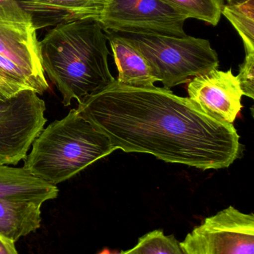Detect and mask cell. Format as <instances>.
<instances>
[{
	"label": "cell",
	"instance_id": "obj_1",
	"mask_svg": "<svg viewBox=\"0 0 254 254\" xmlns=\"http://www.w3.org/2000/svg\"><path fill=\"white\" fill-rule=\"evenodd\" d=\"M76 110L115 149L125 152L151 154L202 170L228 168L241 154L233 124L165 88L133 87L115 79Z\"/></svg>",
	"mask_w": 254,
	"mask_h": 254
},
{
	"label": "cell",
	"instance_id": "obj_2",
	"mask_svg": "<svg viewBox=\"0 0 254 254\" xmlns=\"http://www.w3.org/2000/svg\"><path fill=\"white\" fill-rule=\"evenodd\" d=\"M107 39L99 22L75 21L56 25L40 42L45 74L62 96L64 107L110 86Z\"/></svg>",
	"mask_w": 254,
	"mask_h": 254
},
{
	"label": "cell",
	"instance_id": "obj_3",
	"mask_svg": "<svg viewBox=\"0 0 254 254\" xmlns=\"http://www.w3.org/2000/svg\"><path fill=\"white\" fill-rule=\"evenodd\" d=\"M115 150L105 134L73 109L42 130L23 168L56 186Z\"/></svg>",
	"mask_w": 254,
	"mask_h": 254
},
{
	"label": "cell",
	"instance_id": "obj_4",
	"mask_svg": "<svg viewBox=\"0 0 254 254\" xmlns=\"http://www.w3.org/2000/svg\"><path fill=\"white\" fill-rule=\"evenodd\" d=\"M142 54L164 87L189 83L192 77L217 68L219 57L205 39L119 33Z\"/></svg>",
	"mask_w": 254,
	"mask_h": 254
},
{
	"label": "cell",
	"instance_id": "obj_5",
	"mask_svg": "<svg viewBox=\"0 0 254 254\" xmlns=\"http://www.w3.org/2000/svg\"><path fill=\"white\" fill-rule=\"evenodd\" d=\"M45 112L44 101L31 89L0 101V165L25 161L47 122Z\"/></svg>",
	"mask_w": 254,
	"mask_h": 254
},
{
	"label": "cell",
	"instance_id": "obj_6",
	"mask_svg": "<svg viewBox=\"0 0 254 254\" xmlns=\"http://www.w3.org/2000/svg\"><path fill=\"white\" fill-rule=\"evenodd\" d=\"M185 254H254V216L233 206L206 218L180 243Z\"/></svg>",
	"mask_w": 254,
	"mask_h": 254
},
{
	"label": "cell",
	"instance_id": "obj_7",
	"mask_svg": "<svg viewBox=\"0 0 254 254\" xmlns=\"http://www.w3.org/2000/svg\"><path fill=\"white\" fill-rule=\"evenodd\" d=\"M161 0H110L98 22L104 31L186 37V19Z\"/></svg>",
	"mask_w": 254,
	"mask_h": 254
},
{
	"label": "cell",
	"instance_id": "obj_8",
	"mask_svg": "<svg viewBox=\"0 0 254 254\" xmlns=\"http://www.w3.org/2000/svg\"><path fill=\"white\" fill-rule=\"evenodd\" d=\"M0 55L29 71L49 89L31 15L16 0H0Z\"/></svg>",
	"mask_w": 254,
	"mask_h": 254
},
{
	"label": "cell",
	"instance_id": "obj_9",
	"mask_svg": "<svg viewBox=\"0 0 254 254\" xmlns=\"http://www.w3.org/2000/svg\"><path fill=\"white\" fill-rule=\"evenodd\" d=\"M189 99L219 120L233 124L240 114L243 91L232 70L217 68L194 77L187 86Z\"/></svg>",
	"mask_w": 254,
	"mask_h": 254
},
{
	"label": "cell",
	"instance_id": "obj_10",
	"mask_svg": "<svg viewBox=\"0 0 254 254\" xmlns=\"http://www.w3.org/2000/svg\"><path fill=\"white\" fill-rule=\"evenodd\" d=\"M37 30L75 21L98 22L110 0H16Z\"/></svg>",
	"mask_w": 254,
	"mask_h": 254
},
{
	"label": "cell",
	"instance_id": "obj_11",
	"mask_svg": "<svg viewBox=\"0 0 254 254\" xmlns=\"http://www.w3.org/2000/svg\"><path fill=\"white\" fill-rule=\"evenodd\" d=\"M104 31L117 67L119 74L116 81L133 87L155 86L158 79L142 54L119 33Z\"/></svg>",
	"mask_w": 254,
	"mask_h": 254
},
{
	"label": "cell",
	"instance_id": "obj_12",
	"mask_svg": "<svg viewBox=\"0 0 254 254\" xmlns=\"http://www.w3.org/2000/svg\"><path fill=\"white\" fill-rule=\"evenodd\" d=\"M58 188L36 178L23 167L0 165V199L34 201L43 204L58 197Z\"/></svg>",
	"mask_w": 254,
	"mask_h": 254
},
{
	"label": "cell",
	"instance_id": "obj_13",
	"mask_svg": "<svg viewBox=\"0 0 254 254\" xmlns=\"http://www.w3.org/2000/svg\"><path fill=\"white\" fill-rule=\"evenodd\" d=\"M42 205L34 201L0 199V235L15 243L36 232L41 225Z\"/></svg>",
	"mask_w": 254,
	"mask_h": 254
},
{
	"label": "cell",
	"instance_id": "obj_14",
	"mask_svg": "<svg viewBox=\"0 0 254 254\" xmlns=\"http://www.w3.org/2000/svg\"><path fill=\"white\" fill-rule=\"evenodd\" d=\"M185 15L188 19H197L217 25L222 16L224 0H161Z\"/></svg>",
	"mask_w": 254,
	"mask_h": 254
},
{
	"label": "cell",
	"instance_id": "obj_15",
	"mask_svg": "<svg viewBox=\"0 0 254 254\" xmlns=\"http://www.w3.org/2000/svg\"><path fill=\"white\" fill-rule=\"evenodd\" d=\"M222 15L238 31L244 43L246 55L254 54V0H250L240 5L225 4Z\"/></svg>",
	"mask_w": 254,
	"mask_h": 254
},
{
	"label": "cell",
	"instance_id": "obj_16",
	"mask_svg": "<svg viewBox=\"0 0 254 254\" xmlns=\"http://www.w3.org/2000/svg\"><path fill=\"white\" fill-rule=\"evenodd\" d=\"M133 254H185L180 242L161 230L151 231L140 237L137 244L128 251Z\"/></svg>",
	"mask_w": 254,
	"mask_h": 254
},
{
	"label": "cell",
	"instance_id": "obj_17",
	"mask_svg": "<svg viewBox=\"0 0 254 254\" xmlns=\"http://www.w3.org/2000/svg\"><path fill=\"white\" fill-rule=\"evenodd\" d=\"M240 73L237 76L243 95L254 98V54L246 55V60L240 65Z\"/></svg>",
	"mask_w": 254,
	"mask_h": 254
},
{
	"label": "cell",
	"instance_id": "obj_18",
	"mask_svg": "<svg viewBox=\"0 0 254 254\" xmlns=\"http://www.w3.org/2000/svg\"><path fill=\"white\" fill-rule=\"evenodd\" d=\"M0 88L10 96H13L24 89H28L22 85L9 78L1 71H0Z\"/></svg>",
	"mask_w": 254,
	"mask_h": 254
},
{
	"label": "cell",
	"instance_id": "obj_19",
	"mask_svg": "<svg viewBox=\"0 0 254 254\" xmlns=\"http://www.w3.org/2000/svg\"><path fill=\"white\" fill-rule=\"evenodd\" d=\"M0 254H19L15 243L0 235Z\"/></svg>",
	"mask_w": 254,
	"mask_h": 254
},
{
	"label": "cell",
	"instance_id": "obj_20",
	"mask_svg": "<svg viewBox=\"0 0 254 254\" xmlns=\"http://www.w3.org/2000/svg\"><path fill=\"white\" fill-rule=\"evenodd\" d=\"M224 1H227L226 4H228V5L237 6L244 4V3L247 2L250 0H224Z\"/></svg>",
	"mask_w": 254,
	"mask_h": 254
},
{
	"label": "cell",
	"instance_id": "obj_21",
	"mask_svg": "<svg viewBox=\"0 0 254 254\" xmlns=\"http://www.w3.org/2000/svg\"><path fill=\"white\" fill-rule=\"evenodd\" d=\"M10 97L12 96H10L8 94L6 93L4 91H3L2 89L0 88V101H6V100L10 98Z\"/></svg>",
	"mask_w": 254,
	"mask_h": 254
},
{
	"label": "cell",
	"instance_id": "obj_22",
	"mask_svg": "<svg viewBox=\"0 0 254 254\" xmlns=\"http://www.w3.org/2000/svg\"><path fill=\"white\" fill-rule=\"evenodd\" d=\"M122 254H133L130 253V252H128V251H127V252H124V253Z\"/></svg>",
	"mask_w": 254,
	"mask_h": 254
},
{
	"label": "cell",
	"instance_id": "obj_23",
	"mask_svg": "<svg viewBox=\"0 0 254 254\" xmlns=\"http://www.w3.org/2000/svg\"><path fill=\"white\" fill-rule=\"evenodd\" d=\"M102 254H106L105 253Z\"/></svg>",
	"mask_w": 254,
	"mask_h": 254
}]
</instances>
